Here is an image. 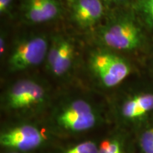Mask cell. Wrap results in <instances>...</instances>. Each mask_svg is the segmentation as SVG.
I'll list each match as a JSON object with an SVG mask.
<instances>
[{
    "label": "cell",
    "mask_w": 153,
    "mask_h": 153,
    "mask_svg": "<svg viewBox=\"0 0 153 153\" xmlns=\"http://www.w3.org/2000/svg\"><path fill=\"white\" fill-rule=\"evenodd\" d=\"M104 117L98 106L85 97L63 99L53 107L45 125L57 139L72 138L93 131Z\"/></svg>",
    "instance_id": "obj_1"
},
{
    "label": "cell",
    "mask_w": 153,
    "mask_h": 153,
    "mask_svg": "<svg viewBox=\"0 0 153 153\" xmlns=\"http://www.w3.org/2000/svg\"><path fill=\"white\" fill-rule=\"evenodd\" d=\"M51 94L45 85L33 79H19L1 96V109L17 120H29L51 105Z\"/></svg>",
    "instance_id": "obj_2"
},
{
    "label": "cell",
    "mask_w": 153,
    "mask_h": 153,
    "mask_svg": "<svg viewBox=\"0 0 153 153\" xmlns=\"http://www.w3.org/2000/svg\"><path fill=\"white\" fill-rule=\"evenodd\" d=\"M60 140L45 125L30 120H17L0 131V146L3 150L34 153L48 150Z\"/></svg>",
    "instance_id": "obj_3"
},
{
    "label": "cell",
    "mask_w": 153,
    "mask_h": 153,
    "mask_svg": "<svg viewBox=\"0 0 153 153\" xmlns=\"http://www.w3.org/2000/svg\"><path fill=\"white\" fill-rule=\"evenodd\" d=\"M101 43L108 48L128 51L143 44L142 30L131 19L119 16L108 21L99 31Z\"/></svg>",
    "instance_id": "obj_4"
},
{
    "label": "cell",
    "mask_w": 153,
    "mask_h": 153,
    "mask_svg": "<svg viewBox=\"0 0 153 153\" xmlns=\"http://www.w3.org/2000/svg\"><path fill=\"white\" fill-rule=\"evenodd\" d=\"M89 65L100 85L111 89L120 85L131 73V66L125 59L109 51L91 53Z\"/></svg>",
    "instance_id": "obj_5"
},
{
    "label": "cell",
    "mask_w": 153,
    "mask_h": 153,
    "mask_svg": "<svg viewBox=\"0 0 153 153\" xmlns=\"http://www.w3.org/2000/svg\"><path fill=\"white\" fill-rule=\"evenodd\" d=\"M50 43L45 36L32 35L17 41L7 62L11 72H22L45 61Z\"/></svg>",
    "instance_id": "obj_6"
},
{
    "label": "cell",
    "mask_w": 153,
    "mask_h": 153,
    "mask_svg": "<svg viewBox=\"0 0 153 153\" xmlns=\"http://www.w3.org/2000/svg\"><path fill=\"white\" fill-rule=\"evenodd\" d=\"M153 112V92H140L122 99L115 106V117L124 126L139 124Z\"/></svg>",
    "instance_id": "obj_7"
},
{
    "label": "cell",
    "mask_w": 153,
    "mask_h": 153,
    "mask_svg": "<svg viewBox=\"0 0 153 153\" xmlns=\"http://www.w3.org/2000/svg\"><path fill=\"white\" fill-rule=\"evenodd\" d=\"M62 9L57 0H23L22 13L26 22L31 24L49 22L58 19Z\"/></svg>",
    "instance_id": "obj_8"
},
{
    "label": "cell",
    "mask_w": 153,
    "mask_h": 153,
    "mask_svg": "<svg viewBox=\"0 0 153 153\" xmlns=\"http://www.w3.org/2000/svg\"><path fill=\"white\" fill-rule=\"evenodd\" d=\"M72 21L82 28L93 27L104 16L102 0H69Z\"/></svg>",
    "instance_id": "obj_9"
},
{
    "label": "cell",
    "mask_w": 153,
    "mask_h": 153,
    "mask_svg": "<svg viewBox=\"0 0 153 153\" xmlns=\"http://www.w3.org/2000/svg\"><path fill=\"white\" fill-rule=\"evenodd\" d=\"M74 60V47L70 40L60 36L56 53L46 62L49 72L57 77H62L70 71Z\"/></svg>",
    "instance_id": "obj_10"
},
{
    "label": "cell",
    "mask_w": 153,
    "mask_h": 153,
    "mask_svg": "<svg viewBox=\"0 0 153 153\" xmlns=\"http://www.w3.org/2000/svg\"><path fill=\"white\" fill-rule=\"evenodd\" d=\"M112 132L99 141L98 153H130L126 133L123 129Z\"/></svg>",
    "instance_id": "obj_11"
},
{
    "label": "cell",
    "mask_w": 153,
    "mask_h": 153,
    "mask_svg": "<svg viewBox=\"0 0 153 153\" xmlns=\"http://www.w3.org/2000/svg\"><path fill=\"white\" fill-rule=\"evenodd\" d=\"M99 141L94 139L76 140L67 144H57L48 150V153H98Z\"/></svg>",
    "instance_id": "obj_12"
},
{
    "label": "cell",
    "mask_w": 153,
    "mask_h": 153,
    "mask_svg": "<svg viewBox=\"0 0 153 153\" xmlns=\"http://www.w3.org/2000/svg\"><path fill=\"white\" fill-rule=\"evenodd\" d=\"M140 153H153V122L143 128L137 136Z\"/></svg>",
    "instance_id": "obj_13"
},
{
    "label": "cell",
    "mask_w": 153,
    "mask_h": 153,
    "mask_svg": "<svg viewBox=\"0 0 153 153\" xmlns=\"http://www.w3.org/2000/svg\"><path fill=\"white\" fill-rule=\"evenodd\" d=\"M135 5L147 23L153 26V0H137Z\"/></svg>",
    "instance_id": "obj_14"
},
{
    "label": "cell",
    "mask_w": 153,
    "mask_h": 153,
    "mask_svg": "<svg viewBox=\"0 0 153 153\" xmlns=\"http://www.w3.org/2000/svg\"><path fill=\"white\" fill-rule=\"evenodd\" d=\"M13 6V0H0V13L1 15H10Z\"/></svg>",
    "instance_id": "obj_15"
},
{
    "label": "cell",
    "mask_w": 153,
    "mask_h": 153,
    "mask_svg": "<svg viewBox=\"0 0 153 153\" xmlns=\"http://www.w3.org/2000/svg\"><path fill=\"white\" fill-rule=\"evenodd\" d=\"M6 51V38L4 33H1L0 36V55L1 57L4 55Z\"/></svg>",
    "instance_id": "obj_16"
},
{
    "label": "cell",
    "mask_w": 153,
    "mask_h": 153,
    "mask_svg": "<svg viewBox=\"0 0 153 153\" xmlns=\"http://www.w3.org/2000/svg\"><path fill=\"white\" fill-rule=\"evenodd\" d=\"M102 1H106V3H108V4H118V3H123L124 1H128V0H102Z\"/></svg>",
    "instance_id": "obj_17"
},
{
    "label": "cell",
    "mask_w": 153,
    "mask_h": 153,
    "mask_svg": "<svg viewBox=\"0 0 153 153\" xmlns=\"http://www.w3.org/2000/svg\"><path fill=\"white\" fill-rule=\"evenodd\" d=\"M1 153H23L20 152H16V151H7V150H3Z\"/></svg>",
    "instance_id": "obj_18"
}]
</instances>
